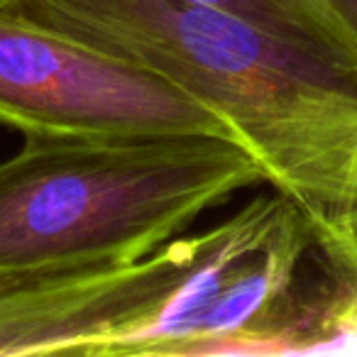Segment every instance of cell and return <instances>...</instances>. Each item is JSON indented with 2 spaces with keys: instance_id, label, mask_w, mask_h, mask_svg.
Returning <instances> with one entry per match:
<instances>
[{
  "instance_id": "5",
  "label": "cell",
  "mask_w": 357,
  "mask_h": 357,
  "mask_svg": "<svg viewBox=\"0 0 357 357\" xmlns=\"http://www.w3.org/2000/svg\"><path fill=\"white\" fill-rule=\"evenodd\" d=\"M357 79V32L333 0H199Z\"/></svg>"
},
{
  "instance_id": "3",
  "label": "cell",
  "mask_w": 357,
  "mask_h": 357,
  "mask_svg": "<svg viewBox=\"0 0 357 357\" xmlns=\"http://www.w3.org/2000/svg\"><path fill=\"white\" fill-rule=\"evenodd\" d=\"M264 184L223 137H25L0 162V287L144 257Z\"/></svg>"
},
{
  "instance_id": "2",
  "label": "cell",
  "mask_w": 357,
  "mask_h": 357,
  "mask_svg": "<svg viewBox=\"0 0 357 357\" xmlns=\"http://www.w3.org/2000/svg\"><path fill=\"white\" fill-rule=\"evenodd\" d=\"M223 115L311 225L357 199V79L199 0H0Z\"/></svg>"
},
{
  "instance_id": "1",
  "label": "cell",
  "mask_w": 357,
  "mask_h": 357,
  "mask_svg": "<svg viewBox=\"0 0 357 357\" xmlns=\"http://www.w3.org/2000/svg\"><path fill=\"white\" fill-rule=\"evenodd\" d=\"M316 248L279 191L144 257L0 287V355H321L337 294L298 303Z\"/></svg>"
},
{
  "instance_id": "6",
  "label": "cell",
  "mask_w": 357,
  "mask_h": 357,
  "mask_svg": "<svg viewBox=\"0 0 357 357\" xmlns=\"http://www.w3.org/2000/svg\"><path fill=\"white\" fill-rule=\"evenodd\" d=\"M311 228L323 259L357 289V199L345 211Z\"/></svg>"
},
{
  "instance_id": "4",
  "label": "cell",
  "mask_w": 357,
  "mask_h": 357,
  "mask_svg": "<svg viewBox=\"0 0 357 357\" xmlns=\"http://www.w3.org/2000/svg\"><path fill=\"white\" fill-rule=\"evenodd\" d=\"M0 125L25 137H223L233 128L172 81L0 3Z\"/></svg>"
},
{
  "instance_id": "7",
  "label": "cell",
  "mask_w": 357,
  "mask_h": 357,
  "mask_svg": "<svg viewBox=\"0 0 357 357\" xmlns=\"http://www.w3.org/2000/svg\"><path fill=\"white\" fill-rule=\"evenodd\" d=\"M337 6V10L345 15V20L352 25V30L357 32V0H333Z\"/></svg>"
}]
</instances>
